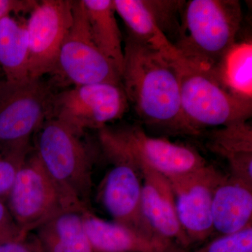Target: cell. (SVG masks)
<instances>
[{
    "instance_id": "603a6c76",
    "label": "cell",
    "mask_w": 252,
    "mask_h": 252,
    "mask_svg": "<svg viewBox=\"0 0 252 252\" xmlns=\"http://www.w3.org/2000/svg\"><path fill=\"white\" fill-rule=\"evenodd\" d=\"M188 252H252V224L236 233L220 235Z\"/></svg>"
},
{
    "instance_id": "d6986e66",
    "label": "cell",
    "mask_w": 252,
    "mask_h": 252,
    "mask_svg": "<svg viewBox=\"0 0 252 252\" xmlns=\"http://www.w3.org/2000/svg\"><path fill=\"white\" fill-rule=\"evenodd\" d=\"M91 36L102 54L122 77L124 51L113 0H83Z\"/></svg>"
},
{
    "instance_id": "30bf717a",
    "label": "cell",
    "mask_w": 252,
    "mask_h": 252,
    "mask_svg": "<svg viewBox=\"0 0 252 252\" xmlns=\"http://www.w3.org/2000/svg\"><path fill=\"white\" fill-rule=\"evenodd\" d=\"M73 1L42 0L26 21L29 44L30 79L53 74L60 49L72 23Z\"/></svg>"
},
{
    "instance_id": "9a60e30c",
    "label": "cell",
    "mask_w": 252,
    "mask_h": 252,
    "mask_svg": "<svg viewBox=\"0 0 252 252\" xmlns=\"http://www.w3.org/2000/svg\"><path fill=\"white\" fill-rule=\"evenodd\" d=\"M212 220L214 231L220 235L252 225V185L230 175L223 176L214 193Z\"/></svg>"
},
{
    "instance_id": "9c48e42d",
    "label": "cell",
    "mask_w": 252,
    "mask_h": 252,
    "mask_svg": "<svg viewBox=\"0 0 252 252\" xmlns=\"http://www.w3.org/2000/svg\"><path fill=\"white\" fill-rule=\"evenodd\" d=\"M72 14L53 74L74 86L97 83L122 85L120 73L94 44L83 0L73 1Z\"/></svg>"
},
{
    "instance_id": "ffe728a7",
    "label": "cell",
    "mask_w": 252,
    "mask_h": 252,
    "mask_svg": "<svg viewBox=\"0 0 252 252\" xmlns=\"http://www.w3.org/2000/svg\"><path fill=\"white\" fill-rule=\"evenodd\" d=\"M29 44L26 22L12 16L0 20V67L5 81L21 83L30 79Z\"/></svg>"
},
{
    "instance_id": "ba28073f",
    "label": "cell",
    "mask_w": 252,
    "mask_h": 252,
    "mask_svg": "<svg viewBox=\"0 0 252 252\" xmlns=\"http://www.w3.org/2000/svg\"><path fill=\"white\" fill-rule=\"evenodd\" d=\"M128 101L122 85L97 83L74 86L54 94L49 119L62 123L78 135L100 129L123 117Z\"/></svg>"
},
{
    "instance_id": "4316f807",
    "label": "cell",
    "mask_w": 252,
    "mask_h": 252,
    "mask_svg": "<svg viewBox=\"0 0 252 252\" xmlns=\"http://www.w3.org/2000/svg\"><path fill=\"white\" fill-rule=\"evenodd\" d=\"M0 252H44L36 235H30L21 241L0 245Z\"/></svg>"
},
{
    "instance_id": "3957f363",
    "label": "cell",
    "mask_w": 252,
    "mask_h": 252,
    "mask_svg": "<svg viewBox=\"0 0 252 252\" xmlns=\"http://www.w3.org/2000/svg\"><path fill=\"white\" fill-rule=\"evenodd\" d=\"M175 64L184 115L199 132L203 127L218 128L247 122L252 117V102L230 94L211 71L197 67L181 56Z\"/></svg>"
},
{
    "instance_id": "8fae6325",
    "label": "cell",
    "mask_w": 252,
    "mask_h": 252,
    "mask_svg": "<svg viewBox=\"0 0 252 252\" xmlns=\"http://www.w3.org/2000/svg\"><path fill=\"white\" fill-rule=\"evenodd\" d=\"M223 175L207 164L195 171L167 178L175 197L182 229L191 245L202 243L214 233L212 205L214 193Z\"/></svg>"
},
{
    "instance_id": "d4e9b609",
    "label": "cell",
    "mask_w": 252,
    "mask_h": 252,
    "mask_svg": "<svg viewBox=\"0 0 252 252\" xmlns=\"http://www.w3.org/2000/svg\"><path fill=\"white\" fill-rule=\"evenodd\" d=\"M30 235L20 228L6 203L0 199V245L21 241Z\"/></svg>"
},
{
    "instance_id": "7c38bea8",
    "label": "cell",
    "mask_w": 252,
    "mask_h": 252,
    "mask_svg": "<svg viewBox=\"0 0 252 252\" xmlns=\"http://www.w3.org/2000/svg\"><path fill=\"white\" fill-rule=\"evenodd\" d=\"M109 159L114 166L104 177L99 189V198L106 211L116 223L151 238L161 239L154 233L144 217L138 169L126 159Z\"/></svg>"
},
{
    "instance_id": "484cf974",
    "label": "cell",
    "mask_w": 252,
    "mask_h": 252,
    "mask_svg": "<svg viewBox=\"0 0 252 252\" xmlns=\"http://www.w3.org/2000/svg\"><path fill=\"white\" fill-rule=\"evenodd\" d=\"M37 2L34 0H0V20L11 14L31 12Z\"/></svg>"
},
{
    "instance_id": "5b68a950",
    "label": "cell",
    "mask_w": 252,
    "mask_h": 252,
    "mask_svg": "<svg viewBox=\"0 0 252 252\" xmlns=\"http://www.w3.org/2000/svg\"><path fill=\"white\" fill-rule=\"evenodd\" d=\"M39 130L36 155L65 195L86 206L92 188V157L81 136L55 119L46 120Z\"/></svg>"
},
{
    "instance_id": "6da1fadb",
    "label": "cell",
    "mask_w": 252,
    "mask_h": 252,
    "mask_svg": "<svg viewBox=\"0 0 252 252\" xmlns=\"http://www.w3.org/2000/svg\"><path fill=\"white\" fill-rule=\"evenodd\" d=\"M124 51L122 86L141 120L177 135H200L182 111L175 61L128 36Z\"/></svg>"
},
{
    "instance_id": "4fadbf2b",
    "label": "cell",
    "mask_w": 252,
    "mask_h": 252,
    "mask_svg": "<svg viewBox=\"0 0 252 252\" xmlns=\"http://www.w3.org/2000/svg\"><path fill=\"white\" fill-rule=\"evenodd\" d=\"M130 162L138 169L142 178V210L149 226L159 238L188 252L192 245L177 217L170 181L143 162Z\"/></svg>"
},
{
    "instance_id": "cb8c5ba5",
    "label": "cell",
    "mask_w": 252,
    "mask_h": 252,
    "mask_svg": "<svg viewBox=\"0 0 252 252\" xmlns=\"http://www.w3.org/2000/svg\"><path fill=\"white\" fill-rule=\"evenodd\" d=\"M28 152L0 150V199L7 198Z\"/></svg>"
},
{
    "instance_id": "e0dca14e",
    "label": "cell",
    "mask_w": 252,
    "mask_h": 252,
    "mask_svg": "<svg viewBox=\"0 0 252 252\" xmlns=\"http://www.w3.org/2000/svg\"><path fill=\"white\" fill-rule=\"evenodd\" d=\"M85 208L63 210L36 230L44 252H94L84 225Z\"/></svg>"
},
{
    "instance_id": "7402d4cb",
    "label": "cell",
    "mask_w": 252,
    "mask_h": 252,
    "mask_svg": "<svg viewBox=\"0 0 252 252\" xmlns=\"http://www.w3.org/2000/svg\"><path fill=\"white\" fill-rule=\"evenodd\" d=\"M144 1L159 29L167 39L175 38L177 41L180 35L182 12L187 1L144 0Z\"/></svg>"
},
{
    "instance_id": "5bb4252c",
    "label": "cell",
    "mask_w": 252,
    "mask_h": 252,
    "mask_svg": "<svg viewBox=\"0 0 252 252\" xmlns=\"http://www.w3.org/2000/svg\"><path fill=\"white\" fill-rule=\"evenodd\" d=\"M86 233L94 252H185L162 239L96 216L86 207L83 210Z\"/></svg>"
},
{
    "instance_id": "2e32d148",
    "label": "cell",
    "mask_w": 252,
    "mask_h": 252,
    "mask_svg": "<svg viewBox=\"0 0 252 252\" xmlns=\"http://www.w3.org/2000/svg\"><path fill=\"white\" fill-rule=\"evenodd\" d=\"M206 146L227 162L229 175L252 185V127L248 121L210 131Z\"/></svg>"
},
{
    "instance_id": "52a82bcc",
    "label": "cell",
    "mask_w": 252,
    "mask_h": 252,
    "mask_svg": "<svg viewBox=\"0 0 252 252\" xmlns=\"http://www.w3.org/2000/svg\"><path fill=\"white\" fill-rule=\"evenodd\" d=\"M6 198L11 215L28 235L63 210L86 207L74 203L65 195L36 152L26 158Z\"/></svg>"
},
{
    "instance_id": "44dd1931",
    "label": "cell",
    "mask_w": 252,
    "mask_h": 252,
    "mask_svg": "<svg viewBox=\"0 0 252 252\" xmlns=\"http://www.w3.org/2000/svg\"><path fill=\"white\" fill-rule=\"evenodd\" d=\"M211 72L230 94L252 102L251 40L235 41Z\"/></svg>"
},
{
    "instance_id": "ac0fdd59",
    "label": "cell",
    "mask_w": 252,
    "mask_h": 252,
    "mask_svg": "<svg viewBox=\"0 0 252 252\" xmlns=\"http://www.w3.org/2000/svg\"><path fill=\"white\" fill-rule=\"evenodd\" d=\"M116 13L127 30V36L172 61L180 58L175 46L158 27L144 0H113Z\"/></svg>"
},
{
    "instance_id": "277c9868",
    "label": "cell",
    "mask_w": 252,
    "mask_h": 252,
    "mask_svg": "<svg viewBox=\"0 0 252 252\" xmlns=\"http://www.w3.org/2000/svg\"><path fill=\"white\" fill-rule=\"evenodd\" d=\"M99 141L107 158L143 162L167 178L187 175L207 164L193 147L151 137L138 126L104 127L99 130Z\"/></svg>"
},
{
    "instance_id": "7a4b0ae2",
    "label": "cell",
    "mask_w": 252,
    "mask_h": 252,
    "mask_svg": "<svg viewBox=\"0 0 252 252\" xmlns=\"http://www.w3.org/2000/svg\"><path fill=\"white\" fill-rule=\"evenodd\" d=\"M243 18L238 0L186 1L174 46L187 62L212 71L237 41Z\"/></svg>"
},
{
    "instance_id": "8992f818",
    "label": "cell",
    "mask_w": 252,
    "mask_h": 252,
    "mask_svg": "<svg viewBox=\"0 0 252 252\" xmlns=\"http://www.w3.org/2000/svg\"><path fill=\"white\" fill-rule=\"evenodd\" d=\"M54 94L41 79L0 82V150L28 152L32 135L49 119Z\"/></svg>"
}]
</instances>
